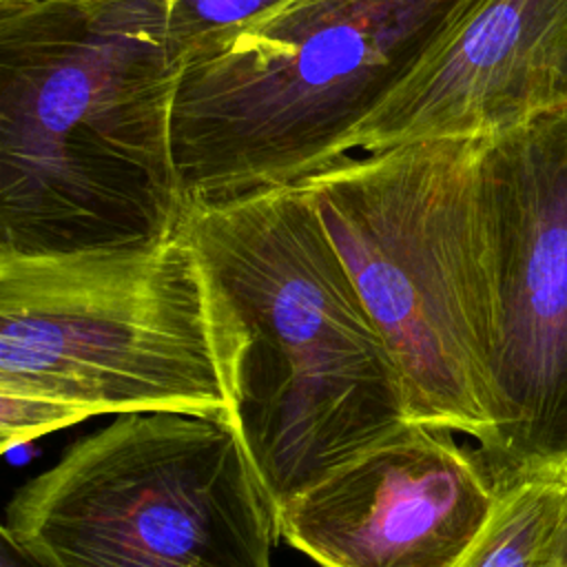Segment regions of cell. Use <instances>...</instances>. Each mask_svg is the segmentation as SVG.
Segmentation results:
<instances>
[{
    "instance_id": "7a4b0ae2",
    "label": "cell",
    "mask_w": 567,
    "mask_h": 567,
    "mask_svg": "<svg viewBox=\"0 0 567 567\" xmlns=\"http://www.w3.org/2000/svg\"><path fill=\"white\" fill-rule=\"evenodd\" d=\"M228 423L277 512L410 419L399 370L301 184L186 204Z\"/></svg>"
},
{
    "instance_id": "4fadbf2b",
    "label": "cell",
    "mask_w": 567,
    "mask_h": 567,
    "mask_svg": "<svg viewBox=\"0 0 567 567\" xmlns=\"http://www.w3.org/2000/svg\"><path fill=\"white\" fill-rule=\"evenodd\" d=\"M0 567H42L24 549H20L7 534L0 536Z\"/></svg>"
},
{
    "instance_id": "6da1fadb",
    "label": "cell",
    "mask_w": 567,
    "mask_h": 567,
    "mask_svg": "<svg viewBox=\"0 0 567 567\" xmlns=\"http://www.w3.org/2000/svg\"><path fill=\"white\" fill-rule=\"evenodd\" d=\"M168 0H0V259L173 239Z\"/></svg>"
},
{
    "instance_id": "30bf717a",
    "label": "cell",
    "mask_w": 567,
    "mask_h": 567,
    "mask_svg": "<svg viewBox=\"0 0 567 567\" xmlns=\"http://www.w3.org/2000/svg\"><path fill=\"white\" fill-rule=\"evenodd\" d=\"M567 525V465L498 485L494 509L458 567H558Z\"/></svg>"
},
{
    "instance_id": "3957f363",
    "label": "cell",
    "mask_w": 567,
    "mask_h": 567,
    "mask_svg": "<svg viewBox=\"0 0 567 567\" xmlns=\"http://www.w3.org/2000/svg\"><path fill=\"white\" fill-rule=\"evenodd\" d=\"M483 142L394 144L299 182L399 370L410 419L478 445L496 423Z\"/></svg>"
},
{
    "instance_id": "52a82bcc",
    "label": "cell",
    "mask_w": 567,
    "mask_h": 567,
    "mask_svg": "<svg viewBox=\"0 0 567 567\" xmlns=\"http://www.w3.org/2000/svg\"><path fill=\"white\" fill-rule=\"evenodd\" d=\"M481 190L496 297L494 485L567 465V111L485 137Z\"/></svg>"
},
{
    "instance_id": "5b68a950",
    "label": "cell",
    "mask_w": 567,
    "mask_h": 567,
    "mask_svg": "<svg viewBox=\"0 0 567 567\" xmlns=\"http://www.w3.org/2000/svg\"><path fill=\"white\" fill-rule=\"evenodd\" d=\"M0 392L82 419L228 421L210 288L184 230L142 250L0 259Z\"/></svg>"
},
{
    "instance_id": "277c9868",
    "label": "cell",
    "mask_w": 567,
    "mask_h": 567,
    "mask_svg": "<svg viewBox=\"0 0 567 567\" xmlns=\"http://www.w3.org/2000/svg\"><path fill=\"white\" fill-rule=\"evenodd\" d=\"M465 0H284L193 44L173 102L186 204L301 179L396 89Z\"/></svg>"
},
{
    "instance_id": "8992f818",
    "label": "cell",
    "mask_w": 567,
    "mask_h": 567,
    "mask_svg": "<svg viewBox=\"0 0 567 567\" xmlns=\"http://www.w3.org/2000/svg\"><path fill=\"white\" fill-rule=\"evenodd\" d=\"M2 534L42 567H270L279 536L235 427L186 412L78 441L11 498Z\"/></svg>"
},
{
    "instance_id": "ba28073f",
    "label": "cell",
    "mask_w": 567,
    "mask_h": 567,
    "mask_svg": "<svg viewBox=\"0 0 567 567\" xmlns=\"http://www.w3.org/2000/svg\"><path fill=\"white\" fill-rule=\"evenodd\" d=\"M496 496L476 450L412 421L286 501L275 520L321 567H458Z\"/></svg>"
},
{
    "instance_id": "7c38bea8",
    "label": "cell",
    "mask_w": 567,
    "mask_h": 567,
    "mask_svg": "<svg viewBox=\"0 0 567 567\" xmlns=\"http://www.w3.org/2000/svg\"><path fill=\"white\" fill-rule=\"evenodd\" d=\"M78 421H82V414L58 401L0 392L2 452Z\"/></svg>"
},
{
    "instance_id": "9c48e42d",
    "label": "cell",
    "mask_w": 567,
    "mask_h": 567,
    "mask_svg": "<svg viewBox=\"0 0 567 567\" xmlns=\"http://www.w3.org/2000/svg\"><path fill=\"white\" fill-rule=\"evenodd\" d=\"M567 111V0H465L341 153L489 137Z\"/></svg>"
},
{
    "instance_id": "8fae6325",
    "label": "cell",
    "mask_w": 567,
    "mask_h": 567,
    "mask_svg": "<svg viewBox=\"0 0 567 567\" xmlns=\"http://www.w3.org/2000/svg\"><path fill=\"white\" fill-rule=\"evenodd\" d=\"M284 0H168V35L184 53L199 40L237 27Z\"/></svg>"
},
{
    "instance_id": "5bb4252c",
    "label": "cell",
    "mask_w": 567,
    "mask_h": 567,
    "mask_svg": "<svg viewBox=\"0 0 567 567\" xmlns=\"http://www.w3.org/2000/svg\"><path fill=\"white\" fill-rule=\"evenodd\" d=\"M558 567H567V525H565V538H563V551H560V565Z\"/></svg>"
}]
</instances>
